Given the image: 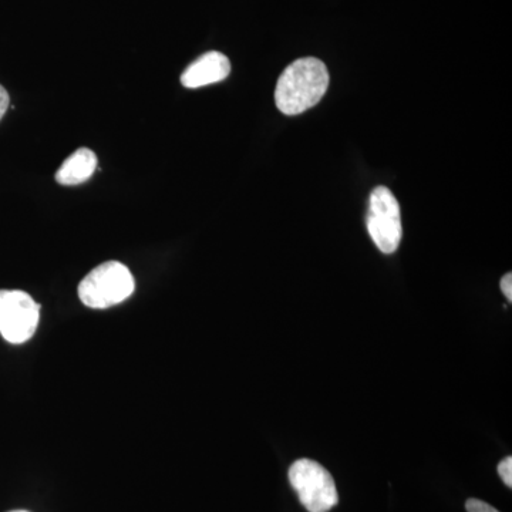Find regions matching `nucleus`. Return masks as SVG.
Instances as JSON below:
<instances>
[{"instance_id": "obj_8", "label": "nucleus", "mask_w": 512, "mask_h": 512, "mask_svg": "<svg viewBox=\"0 0 512 512\" xmlns=\"http://www.w3.org/2000/svg\"><path fill=\"white\" fill-rule=\"evenodd\" d=\"M498 474L503 478L504 484L507 487H512V458L507 457L498 464Z\"/></svg>"}, {"instance_id": "obj_10", "label": "nucleus", "mask_w": 512, "mask_h": 512, "mask_svg": "<svg viewBox=\"0 0 512 512\" xmlns=\"http://www.w3.org/2000/svg\"><path fill=\"white\" fill-rule=\"evenodd\" d=\"M9 94L6 92L5 87L0 86V120L5 116L6 111L9 109Z\"/></svg>"}, {"instance_id": "obj_11", "label": "nucleus", "mask_w": 512, "mask_h": 512, "mask_svg": "<svg viewBox=\"0 0 512 512\" xmlns=\"http://www.w3.org/2000/svg\"><path fill=\"white\" fill-rule=\"evenodd\" d=\"M501 291H503L505 298L508 299V302L512 301V275L507 274L504 275V278L501 279Z\"/></svg>"}, {"instance_id": "obj_9", "label": "nucleus", "mask_w": 512, "mask_h": 512, "mask_svg": "<svg viewBox=\"0 0 512 512\" xmlns=\"http://www.w3.org/2000/svg\"><path fill=\"white\" fill-rule=\"evenodd\" d=\"M466 508L468 512H500L491 507L490 504L484 503V501L476 500L471 498L467 501Z\"/></svg>"}, {"instance_id": "obj_6", "label": "nucleus", "mask_w": 512, "mask_h": 512, "mask_svg": "<svg viewBox=\"0 0 512 512\" xmlns=\"http://www.w3.org/2000/svg\"><path fill=\"white\" fill-rule=\"evenodd\" d=\"M231 73L228 57L220 52H208L185 69L181 84L187 89H200L210 84L220 83Z\"/></svg>"}, {"instance_id": "obj_4", "label": "nucleus", "mask_w": 512, "mask_h": 512, "mask_svg": "<svg viewBox=\"0 0 512 512\" xmlns=\"http://www.w3.org/2000/svg\"><path fill=\"white\" fill-rule=\"evenodd\" d=\"M367 231L383 254H393L403 237L399 201L386 187L373 190L367 212Z\"/></svg>"}, {"instance_id": "obj_7", "label": "nucleus", "mask_w": 512, "mask_h": 512, "mask_svg": "<svg viewBox=\"0 0 512 512\" xmlns=\"http://www.w3.org/2000/svg\"><path fill=\"white\" fill-rule=\"evenodd\" d=\"M96 168V154L89 148H79L57 170L56 181L67 187L83 184L92 177Z\"/></svg>"}, {"instance_id": "obj_12", "label": "nucleus", "mask_w": 512, "mask_h": 512, "mask_svg": "<svg viewBox=\"0 0 512 512\" xmlns=\"http://www.w3.org/2000/svg\"><path fill=\"white\" fill-rule=\"evenodd\" d=\"M12 512H26V511H12Z\"/></svg>"}, {"instance_id": "obj_2", "label": "nucleus", "mask_w": 512, "mask_h": 512, "mask_svg": "<svg viewBox=\"0 0 512 512\" xmlns=\"http://www.w3.org/2000/svg\"><path fill=\"white\" fill-rule=\"evenodd\" d=\"M134 278L126 265L117 261L104 262L80 282L79 298L84 305L106 309L130 298Z\"/></svg>"}, {"instance_id": "obj_5", "label": "nucleus", "mask_w": 512, "mask_h": 512, "mask_svg": "<svg viewBox=\"0 0 512 512\" xmlns=\"http://www.w3.org/2000/svg\"><path fill=\"white\" fill-rule=\"evenodd\" d=\"M40 306L29 293L0 291V335L9 343L28 342L39 325Z\"/></svg>"}, {"instance_id": "obj_1", "label": "nucleus", "mask_w": 512, "mask_h": 512, "mask_svg": "<svg viewBox=\"0 0 512 512\" xmlns=\"http://www.w3.org/2000/svg\"><path fill=\"white\" fill-rule=\"evenodd\" d=\"M329 86L325 63L315 57H303L284 70L275 90V103L281 113L296 116L322 100Z\"/></svg>"}, {"instance_id": "obj_3", "label": "nucleus", "mask_w": 512, "mask_h": 512, "mask_svg": "<svg viewBox=\"0 0 512 512\" xmlns=\"http://www.w3.org/2000/svg\"><path fill=\"white\" fill-rule=\"evenodd\" d=\"M289 483L309 512H328L339 503L332 474L309 458H301L292 464Z\"/></svg>"}]
</instances>
